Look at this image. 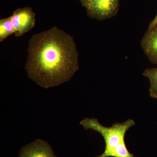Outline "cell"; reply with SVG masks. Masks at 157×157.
<instances>
[{"instance_id": "cell-7", "label": "cell", "mask_w": 157, "mask_h": 157, "mask_svg": "<svg viewBox=\"0 0 157 157\" xmlns=\"http://www.w3.org/2000/svg\"><path fill=\"white\" fill-rule=\"evenodd\" d=\"M143 76L147 77L150 83L149 89V95L151 98L157 100V68L147 69L142 73Z\"/></svg>"}, {"instance_id": "cell-2", "label": "cell", "mask_w": 157, "mask_h": 157, "mask_svg": "<svg viewBox=\"0 0 157 157\" xmlns=\"http://www.w3.org/2000/svg\"><path fill=\"white\" fill-rule=\"evenodd\" d=\"M86 130H92L102 135L105 143V150L101 155L97 157H112L114 152L125 142L127 132L135 125L134 120L129 119L123 123L117 122L112 126L105 127L95 118H86L80 122Z\"/></svg>"}, {"instance_id": "cell-9", "label": "cell", "mask_w": 157, "mask_h": 157, "mask_svg": "<svg viewBox=\"0 0 157 157\" xmlns=\"http://www.w3.org/2000/svg\"><path fill=\"white\" fill-rule=\"evenodd\" d=\"M93 0H80L82 5L86 8L93 2Z\"/></svg>"}, {"instance_id": "cell-3", "label": "cell", "mask_w": 157, "mask_h": 157, "mask_svg": "<svg viewBox=\"0 0 157 157\" xmlns=\"http://www.w3.org/2000/svg\"><path fill=\"white\" fill-rule=\"evenodd\" d=\"M119 7V0H93L86 8L89 17L104 21L114 17Z\"/></svg>"}, {"instance_id": "cell-8", "label": "cell", "mask_w": 157, "mask_h": 157, "mask_svg": "<svg viewBox=\"0 0 157 157\" xmlns=\"http://www.w3.org/2000/svg\"><path fill=\"white\" fill-rule=\"evenodd\" d=\"M14 29L9 17L0 20V42L14 34Z\"/></svg>"}, {"instance_id": "cell-5", "label": "cell", "mask_w": 157, "mask_h": 157, "mask_svg": "<svg viewBox=\"0 0 157 157\" xmlns=\"http://www.w3.org/2000/svg\"><path fill=\"white\" fill-rule=\"evenodd\" d=\"M140 45L149 61L157 65V25L148 29L141 39Z\"/></svg>"}, {"instance_id": "cell-4", "label": "cell", "mask_w": 157, "mask_h": 157, "mask_svg": "<svg viewBox=\"0 0 157 157\" xmlns=\"http://www.w3.org/2000/svg\"><path fill=\"white\" fill-rule=\"evenodd\" d=\"M9 17L14 27L15 36H22L35 26L36 14L29 7L17 9Z\"/></svg>"}, {"instance_id": "cell-6", "label": "cell", "mask_w": 157, "mask_h": 157, "mask_svg": "<svg viewBox=\"0 0 157 157\" xmlns=\"http://www.w3.org/2000/svg\"><path fill=\"white\" fill-rule=\"evenodd\" d=\"M19 157H56L52 148L46 141L37 140L22 147Z\"/></svg>"}, {"instance_id": "cell-10", "label": "cell", "mask_w": 157, "mask_h": 157, "mask_svg": "<svg viewBox=\"0 0 157 157\" xmlns=\"http://www.w3.org/2000/svg\"><path fill=\"white\" fill-rule=\"evenodd\" d=\"M157 25V14L156 16L155 17V18L153 19L150 23L149 25L148 26V29H151V28L155 26L156 25Z\"/></svg>"}, {"instance_id": "cell-1", "label": "cell", "mask_w": 157, "mask_h": 157, "mask_svg": "<svg viewBox=\"0 0 157 157\" xmlns=\"http://www.w3.org/2000/svg\"><path fill=\"white\" fill-rule=\"evenodd\" d=\"M28 52L25 67L29 78L45 88L70 81L79 69L73 37L56 27L33 35Z\"/></svg>"}]
</instances>
